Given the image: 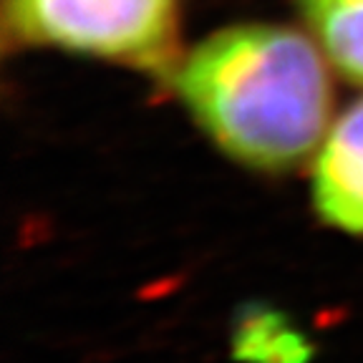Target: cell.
Segmentation results:
<instances>
[{
    "label": "cell",
    "mask_w": 363,
    "mask_h": 363,
    "mask_svg": "<svg viewBox=\"0 0 363 363\" xmlns=\"http://www.w3.org/2000/svg\"><path fill=\"white\" fill-rule=\"evenodd\" d=\"M328 66L313 35L275 23H240L194 45L172 81L227 157L280 174L315 157L333 121Z\"/></svg>",
    "instance_id": "obj_1"
},
{
    "label": "cell",
    "mask_w": 363,
    "mask_h": 363,
    "mask_svg": "<svg viewBox=\"0 0 363 363\" xmlns=\"http://www.w3.org/2000/svg\"><path fill=\"white\" fill-rule=\"evenodd\" d=\"M18 38L104 61L162 68L177 33V0H8Z\"/></svg>",
    "instance_id": "obj_2"
},
{
    "label": "cell",
    "mask_w": 363,
    "mask_h": 363,
    "mask_svg": "<svg viewBox=\"0 0 363 363\" xmlns=\"http://www.w3.org/2000/svg\"><path fill=\"white\" fill-rule=\"evenodd\" d=\"M311 192L325 225L363 238V96L330 121L313 157Z\"/></svg>",
    "instance_id": "obj_3"
},
{
    "label": "cell",
    "mask_w": 363,
    "mask_h": 363,
    "mask_svg": "<svg viewBox=\"0 0 363 363\" xmlns=\"http://www.w3.org/2000/svg\"><path fill=\"white\" fill-rule=\"evenodd\" d=\"M298 8L330 66L363 86V0H298Z\"/></svg>",
    "instance_id": "obj_4"
}]
</instances>
